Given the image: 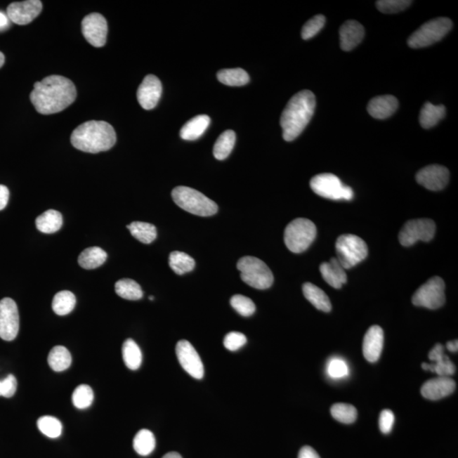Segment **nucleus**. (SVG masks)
I'll return each instance as SVG.
<instances>
[{
	"label": "nucleus",
	"mask_w": 458,
	"mask_h": 458,
	"mask_svg": "<svg viewBox=\"0 0 458 458\" xmlns=\"http://www.w3.org/2000/svg\"><path fill=\"white\" fill-rule=\"evenodd\" d=\"M428 358L433 362L428 364L424 362L422 369L436 373L438 377H450L455 374L456 367L444 353V346L437 344L428 354Z\"/></svg>",
	"instance_id": "obj_18"
},
{
	"label": "nucleus",
	"mask_w": 458,
	"mask_h": 458,
	"mask_svg": "<svg viewBox=\"0 0 458 458\" xmlns=\"http://www.w3.org/2000/svg\"><path fill=\"white\" fill-rule=\"evenodd\" d=\"M72 403L77 408L85 409L91 406L93 402V391L87 384H81L73 391Z\"/></svg>",
	"instance_id": "obj_40"
},
{
	"label": "nucleus",
	"mask_w": 458,
	"mask_h": 458,
	"mask_svg": "<svg viewBox=\"0 0 458 458\" xmlns=\"http://www.w3.org/2000/svg\"><path fill=\"white\" fill-rule=\"evenodd\" d=\"M10 191L5 185H0V211L5 209L9 202Z\"/></svg>",
	"instance_id": "obj_48"
},
{
	"label": "nucleus",
	"mask_w": 458,
	"mask_h": 458,
	"mask_svg": "<svg viewBox=\"0 0 458 458\" xmlns=\"http://www.w3.org/2000/svg\"><path fill=\"white\" fill-rule=\"evenodd\" d=\"M126 228L135 239L143 244H150L157 239V228L153 224L144 222H133Z\"/></svg>",
	"instance_id": "obj_31"
},
{
	"label": "nucleus",
	"mask_w": 458,
	"mask_h": 458,
	"mask_svg": "<svg viewBox=\"0 0 458 458\" xmlns=\"http://www.w3.org/2000/svg\"><path fill=\"white\" fill-rule=\"evenodd\" d=\"M412 3L409 0H379L376 2V7L382 13L393 14L406 10Z\"/></svg>",
	"instance_id": "obj_42"
},
{
	"label": "nucleus",
	"mask_w": 458,
	"mask_h": 458,
	"mask_svg": "<svg viewBox=\"0 0 458 458\" xmlns=\"http://www.w3.org/2000/svg\"><path fill=\"white\" fill-rule=\"evenodd\" d=\"M5 64V55L3 53L0 52V68L3 67V65Z\"/></svg>",
	"instance_id": "obj_53"
},
{
	"label": "nucleus",
	"mask_w": 458,
	"mask_h": 458,
	"mask_svg": "<svg viewBox=\"0 0 458 458\" xmlns=\"http://www.w3.org/2000/svg\"><path fill=\"white\" fill-rule=\"evenodd\" d=\"M117 135L112 126L104 121H89L73 131L71 142L76 149L96 154L107 151L116 144Z\"/></svg>",
	"instance_id": "obj_3"
},
{
	"label": "nucleus",
	"mask_w": 458,
	"mask_h": 458,
	"mask_svg": "<svg viewBox=\"0 0 458 458\" xmlns=\"http://www.w3.org/2000/svg\"><path fill=\"white\" fill-rule=\"evenodd\" d=\"M162 458H183L178 452H169L166 454Z\"/></svg>",
	"instance_id": "obj_52"
},
{
	"label": "nucleus",
	"mask_w": 458,
	"mask_h": 458,
	"mask_svg": "<svg viewBox=\"0 0 458 458\" xmlns=\"http://www.w3.org/2000/svg\"><path fill=\"white\" fill-rule=\"evenodd\" d=\"M115 289L118 296L129 301L140 300L144 294L140 285L137 282L129 279L117 281L115 285Z\"/></svg>",
	"instance_id": "obj_36"
},
{
	"label": "nucleus",
	"mask_w": 458,
	"mask_h": 458,
	"mask_svg": "<svg viewBox=\"0 0 458 458\" xmlns=\"http://www.w3.org/2000/svg\"><path fill=\"white\" fill-rule=\"evenodd\" d=\"M452 28V22L449 18L433 19L416 30L408 39L407 44L412 48L431 46L443 39Z\"/></svg>",
	"instance_id": "obj_8"
},
{
	"label": "nucleus",
	"mask_w": 458,
	"mask_h": 458,
	"mask_svg": "<svg viewBox=\"0 0 458 458\" xmlns=\"http://www.w3.org/2000/svg\"><path fill=\"white\" fill-rule=\"evenodd\" d=\"M20 319L18 305L11 298L0 301V338L12 341L18 336Z\"/></svg>",
	"instance_id": "obj_12"
},
{
	"label": "nucleus",
	"mask_w": 458,
	"mask_h": 458,
	"mask_svg": "<svg viewBox=\"0 0 458 458\" xmlns=\"http://www.w3.org/2000/svg\"><path fill=\"white\" fill-rule=\"evenodd\" d=\"M436 234V223L431 219H415L408 221L399 234L400 244L411 247L418 241L428 242Z\"/></svg>",
	"instance_id": "obj_11"
},
{
	"label": "nucleus",
	"mask_w": 458,
	"mask_h": 458,
	"mask_svg": "<svg viewBox=\"0 0 458 458\" xmlns=\"http://www.w3.org/2000/svg\"><path fill=\"white\" fill-rule=\"evenodd\" d=\"M75 294L68 290L57 293L53 299L52 308L59 316H65L71 313L76 306Z\"/></svg>",
	"instance_id": "obj_33"
},
{
	"label": "nucleus",
	"mask_w": 458,
	"mask_h": 458,
	"mask_svg": "<svg viewBox=\"0 0 458 458\" xmlns=\"http://www.w3.org/2000/svg\"><path fill=\"white\" fill-rule=\"evenodd\" d=\"M456 390V382L450 377H437L429 379L421 388L424 398L438 400L452 395Z\"/></svg>",
	"instance_id": "obj_19"
},
{
	"label": "nucleus",
	"mask_w": 458,
	"mask_h": 458,
	"mask_svg": "<svg viewBox=\"0 0 458 458\" xmlns=\"http://www.w3.org/2000/svg\"><path fill=\"white\" fill-rule=\"evenodd\" d=\"M298 458H321L313 447H303L301 449Z\"/></svg>",
	"instance_id": "obj_49"
},
{
	"label": "nucleus",
	"mask_w": 458,
	"mask_h": 458,
	"mask_svg": "<svg viewBox=\"0 0 458 458\" xmlns=\"http://www.w3.org/2000/svg\"><path fill=\"white\" fill-rule=\"evenodd\" d=\"M107 259V254L100 247L85 249L79 257V263L84 269H96L100 267Z\"/></svg>",
	"instance_id": "obj_28"
},
{
	"label": "nucleus",
	"mask_w": 458,
	"mask_h": 458,
	"mask_svg": "<svg viewBox=\"0 0 458 458\" xmlns=\"http://www.w3.org/2000/svg\"><path fill=\"white\" fill-rule=\"evenodd\" d=\"M399 102L392 96H383L374 98L367 105V112L375 119H387L398 109Z\"/></svg>",
	"instance_id": "obj_22"
},
{
	"label": "nucleus",
	"mask_w": 458,
	"mask_h": 458,
	"mask_svg": "<svg viewBox=\"0 0 458 458\" xmlns=\"http://www.w3.org/2000/svg\"><path fill=\"white\" fill-rule=\"evenodd\" d=\"M330 411L333 418L343 424H353L358 418V410L353 405L334 404Z\"/></svg>",
	"instance_id": "obj_38"
},
{
	"label": "nucleus",
	"mask_w": 458,
	"mask_h": 458,
	"mask_svg": "<svg viewBox=\"0 0 458 458\" xmlns=\"http://www.w3.org/2000/svg\"><path fill=\"white\" fill-rule=\"evenodd\" d=\"M337 260L345 269H350L366 259L369 254L367 245L362 239L354 235L339 236L335 244Z\"/></svg>",
	"instance_id": "obj_7"
},
{
	"label": "nucleus",
	"mask_w": 458,
	"mask_h": 458,
	"mask_svg": "<svg viewBox=\"0 0 458 458\" xmlns=\"http://www.w3.org/2000/svg\"><path fill=\"white\" fill-rule=\"evenodd\" d=\"M450 174L447 167L431 165L424 167L416 175L417 182L428 190L440 191L447 185Z\"/></svg>",
	"instance_id": "obj_16"
},
{
	"label": "nucleus",
	"mask_w": 458,
	"mask_h": 458,
	"mask_svg": "<svg viewBox=\"0 0 458 458\" xmlns=\"http://www.w3.org/2000/svg\"><path fill=\"white\" fill-rule=\"evenodd\" d=\"M176 354H177L180 365L186 371V373L194 379H203L204 373L203 362L190 342L185 341V339L178 341L176 346Z\"/></svg>",
	"instance_id": "obj_13"
},
{
	"label": "nucleus",
	"mask_w": 458,
	"mask_h": 458,
	"mask_svg": "<svg viewBox=\"0 0 458 458\" xmlns=\"http://www.w3.org/2000/svg\"><path fill=\"white\" fill-rule=\"evenodd\" d=\"M445 282L440 277H433L421 286L412 296V303L421 308L436 310L445 302Z\"/></svg>",
	"instance_id": "obj_10"
},
{
	"label": "nucleus",
	"mask_w": 458,
	"mask_h": 458,
	"mask_svg": "<svg viewBox=\"0 0 458 458\" xmlns=\"http://www.w3.org/2000/svg\"><path fill=\"white\" fill-rule=\"evenodd\" d=\"M328 373L334 379L346 377L349 373L348 366L343 360L334 359L329 364Z\"/></svg>",
	"instance_id": "obj_46"
},
{
	"label": "nucleus",
	"mask_w": 458,
	"mask_h": 458,
	"mask_svg": "<svg viewBox=\"0 0 458 458\" xmlns=\"http://www.w3.org/2000/svg\"><path fill=\"white\" fill-rule=\"evenodd\" d=\"M169 266L178 275H183V274L193 271L195 261L185 252L174 251L169 256Z\"/></svg>",
	"instance_id": "obj_35"
},
{
	"label": "nucleus",
	"mask_w": 458,
	"mask_h": 458,
	"mask_svg": "<svg viewBox=\"0 0 458 458\" xmlns=\"http://www.w3.org/2000/svg\"><path fill=\"white\" fill-rule=\"evenodd\" d=\"M317 236V228L312 221L297 218L288 224L284 230V243L293 253H301L310 247Z\"/></svg>",
	"instance_id": "obj_6"
},
{
	"label": "nucleus",
	"mask_w": 458,
	"mask_h": 458,
	"mask_svg": "<svg viewBox=\"0 0 458 458\" xmlns=\"http://www.w3.org/2000/svg\"><path fill=\"white\" fill-rule=\"evenodd\" d=\"M162 93V86L158 77L155 75L146 76L138 89V103L145 110H152L161 99Z\"/></svg>",
	"instance_id": "obj_17"
},
{
	"label": "nucleus",
	"mask_w": 458,
	"mask_h": 458,
	"mask_svg": "<svg viewBox=\"0 0 458 458\" xmlns=\"http://www.w3.org/2000/svg\"><path fill=\"white\" fill-rule=\"evenodd\" d=\"M447 348L448 351H451V353H457L458 350L457 339H455V341L447 342Z\"/></svg>",
	"instance_id": "obj_51"
},
{
	"label": "nucleus",
	"mask_w": 458,
	"mask_h": 458,
	"mask_svg": "<svg viewBox=\"0 0 458 458\" xmlns=\"http://www.w3.org/2000/svg\"><path fill=\"white\" fill-rule=\"evenodd\" d=\"M38 428L44 436L48 438L55 439L60 436L63 433V424L59 419L52 416H44L39 419L37 422Z\"/></svg>",
	"instance_id": "obj_39"
},
{
	"label": "nucleus",
	"mask_w": 458,
	"mask_h": 458,
	"mask_svg": "<svg viewBox=\"0 0 458 458\" xmlns=\"http://www.w3.org/2000/svg\"><path fill=\"white\" fill-rule=\"evenodd\" d=\"M150 301H153V300H154V297H153V296H150Z\"/></svg>",
	"instance_id": "obj_54"
},
{
	"label": "nucleus",
	"mask_w": 458,
	"mask_h": 458,
	"mask_svg": "<svg viewBox=\"0 0 458 458\" xmlns=\"http://www.w3.org/2000/svg\"><path fill=\"white\" fill-rule=\"evenodd\" d=\"M63 218L60 212L48 210L36 219V226L44 234H54L63 227Z\"/></svg>",
	"instance_id": "obj_26"
},
{
	"label": "nucleus",
	"mask_w": 458,
	"mask_h": 458,
	"mask_svg": "<svg viewBox=\"0 0 458 458\" xmlns=\"http://www.w3.org/2000/svg\"><path fill=\"white\" fill-rule=\"evenodd\" d=\"M247 342V336L242 333L230 332L224 338L225 348L230 351H236L243 347Z\"/></svg>",
	"instance_id": "obj_44"
},
{
	"label": "nucleus",
	"mask_w": 458,
	"mask_h": 458,
	"mask_svg": "<svg viewBox=\"0 0 458 458\" xmlns=\"http://www.w3.org/2000/svg\"><path fill=\"white\" fill-rule=\"evenodd\" d=\"M122 358L126 367L130 370L140 369L142 363V353L140 346L132 339H128L122 346Z\"/></svg>",
	"instance_id": "obj_30"
},
{
	"label": "nucleus",
	"mask_w": 458,
	"mask_h": 458,
	"mask_svg": "<svg viewBox=\"0 0 458 458\" xmlns=\"http://www.w3.org/2000/svg\"><path fill=\"white\" fill-rule=\"evenodd\" d=\"M302 289H303L306 299L309 301L318 310L329 313L332 309L329 298L324 290L318 288V286L312 283H305Z\"/></svg>",
	"instance_id": "obj_25"
},
{
	"label": "nucleus",
	"mask_w": 458,
	"mask_h": 458,
	"mask_svg": "<svg viewBox=\"0 0 458 458\" xmlns=\"http://www.w3.org/2000/svg\"><path fill=\"white\" fill-rule=\"evenodd\" d=\"M232 308L243 317H249L256 312L254 302L242 294H235L230 300Z\"/></svg>",
	"instance_id": "obj_41"
},
{
	"label": "nucleus",
	"mask_w": 458,
	"mask_h": 458,
	"mask_svg": "<svg viewBox=\"0 0 458 458\" xmlns=\"http://www.w3.org/2000/svg\"><path fill=\"white\" fill-rule=\"evenodd\" d=\"M236 136L233 130L225 131L216 141L214 155L219 161L226 159L232 152L235 145Z\"/></svg>",
	"instance_id": "obj_32"
},
{
	"label": "nucleus",
	"mask_w": 458,
	"mask_h": 458,
	"mask_svg": "<svg viewBox=\"0 0 458 458\" xmlns=\"http://www.w3.org/2000/svg\"><path fill=\"white\" fill-rule=\"evenodd\" d=\"M211 118L207 115H199L183 125L180 136L185 140H196L202 137L209 126Z\"/></svg>",
	"instance_id": "obj_24"
},
{
	"label": "nucleus",
	"mask_w": 458,
	"mask_h": 458,
	"mask_svg": "<svg viewBox=\"0 0 458 458\" xmlns=\"http://www.w3.org/2000/svg\"><path fill=\"white\" fill-rule=\"evenodd\" d=\"M395 424V415L393 412L386 409L383 410L379 416V428L383 433H388L392 431Z\"/></svg>",
	"instance_id": "obj_47"
},
{
	"label": "nucleus",
	"mask_w": 458,
	"mask_h": 458,
	"mask_svg": "<svg viewBox=\"0 0 458 458\" xmlns=\"http://www.w3.org/2000/svg\"><path fill=\"white\" fill-rule=\"evenodd\" d=\"M316 107V97L310 90H302L288 102L282 113L280 125L285 141H293L308 125Z\"/></svg>",
	"instance_id": "obj_2"
},
{
	"label": "nucleus",
	"mask_w": 458,
	"mask_h": 458,
	"mask_svg": "<svg viewBox=\"0 0 458 458\" xmlns=\"http://www.w3.org/2000/svg\"><path fill=\"white\" fill-rule=\"evenodd\" d=\"M81 31L86 40L93 47H103L106 43L108 27L103 15L92 13L85 16L81 22Z\"/></svg>",
	"instance_id": "obj_14"
},
{
	"label": "nucleus",
	"mask_w": 458,
	"mask_h": 458,
	"mask_svg": "<svg viewBox=\"0 0 458 458\" xmlns=\"http://www.w3.org/2000/svg\"><path fill=\"white\" fill-rule=\"evenodd\" d=\"M384 346V331L378 325L370 327L363 339L364 358L369 362H376L381 355Z\"/></svg>",
	"instance_id": "obj_20"
},
{
	"label": "nucleus",
	"mask_w": 458,
	"mask_h": 458,
	"mask_svg": "<svg viewBox=\"0 0 458 458\" xmlns=\"http://www.w3.org/2000/svg\"><path fill=\"white\" fill-rule=\"evenodd\" d=\"M171 196L180 208L191 214L210 216L215 215L218 210V204L214 200L190 187H176Z\"/></svg>",
	"instance_id": "obj_4"
},
{
	"label": "nucleus",
	"mask_w": 458,
	"mask_h": 458,
	"mask_svg": "<svg viewBox=\"0 0 458 458\" xmlns=\"http://www.w3.org/2000/svg\"><path fill=\"white\" fill-rule=\"evenodd\" d=\"M237 268L245 284L257 289H267L273 284V274L263 261L254 256H244L240 259Z\"/></svg>",
	"instance_id": "obj_5"
},
{
	"label": "nucleus",
	"mask_w": 458,
	"mask_h": 458,
	"mask_svg": "<svg viewBox=\"0 0 458 458\" xmlns=\"http://www.w3.org/2000/svg\"><path fill=\"white\" fill-rule=\"evenodd\" d=\"M77 89L70 79L63 76L45 77L34 84L30 99L37 112L51 115L63 112L75 101Z\"/></svg>",
	"instance_id": "obj_1"
},
{
	"label": "nucleus",
	"mask_w": 458,
	"mask_h": 458,
	"mask_svg": "<svg viewBox=\"0 0 458 458\" xmlns=\"http://www.w3.org/2000/svg\"><path fill=\"white\" fill-rule=\"evenodd\" d=\"M326 22L325 15H318L305 23L301 30L302 39L308 40L316 36L322 30Z\"/></svg>",
	"instance_id": "obj_43"
},
{
	"label": "nucleus",
	"mask_w": 458,
	"mask_h": 458,
	"mask_svg": "<svg viewBox=\"0 0 458 458\" xmlns=\"http://www.w3.org/2000/svg\"><path fill=\"white\" fill-rule=\"evenodd\" d=\"M11 20L8 18L7 14L0 11V32L5 31L11 26Z\"/></svg>",
	"instance_id": "obj_50"
},
{
	"label": "nucleus",
	"mask_w": 458,
	"mask_h": 458,
	"mask_svg": "<svg viewBox=\"0 0 458 458\" xmlns=\"http://www.w3.org/2000/svg\"><path fill=\"white\" fill-rule=\"evenodd\" d=\"M216 76L221 83L233 87L244 86L249 81L248 73L241 68L224 69L219 71Z\"/></svg>",
	"instance_id": "obj_34"
},
{
	"label": "nucleus",
	"mask_w": 458,
	"mask_h": 458,
	"mask_svg": "<svg viewBox=\"0 0 458 458\" xmlns=\"http://www.w3.org/2000/svg\"><path fill=\"white\" fill-rule=\"evenodd\" d=\"M445 107L444 105H435L427 102L420 112L419 122L425 129L435 126L445 116Z\"/></svg>",
	"instance_id": "obj_27"
},
{
	"label": "nucleus",
	"mask_w": 458,
	"mask_h": 458,
	"mask_svg": "<svg viewBox=\"0 0 458 458\" xmlns=\"http://www.w3.org/2000/svg\"><path fill=\"white\" fill-rule=\"evenodd\" d=\"M18 390V380L13 374H9L6 379L0 380V396L11 398Z\"/></svg>",
	"instance_id": "obj_45"
},
{
	"label": "nucleus",
	"mask_w": 458,
	"mask_h": 458,
	"mask_svg": "<svg viewBox=\"0 0 458 458\" xmlns=\"http://www.w3.org/2000/svg\"><path fill=\"white\" fill-rule=\"evenodd\" d=\"M72 362V355L65 347L56 346L51 351L48 357V365L55 372H63L70 367Z\"/></svg>",
	"instance_id": "obj_29"
},
{
	"label": "nucleus",
	"mask_w": 458,
	"mask_h": 458,
	"mask_svg": "<svg viewBox=\"0 0 458 458\" xmlns=\"http://www.w3.org/2000/svg\"><path fill=\"white\" fill-rule=\"evenodd\" d=\"M310 188L314 193L326 199L351 200L354 192L351 187L343 185L341 180L332 174H322L310 180Z\"/></svg>",
	"instance_id": "obj_9"
},
{
	"label": "nucleus",
	"mask_w": 458,
	"mask_h": 458,
	"mask_svg": "<svg viewBox=\"0 0 458 458\" xmlns=\"http://www.w3.org/2000/svg\"><path fill=\"white\" fill-rule=\"evenodd\" d=\"M42 8V2L39 0L15 2L8 6L6 14L11 22L20 26L27 25L38 18Z\"/></svg>",
	"instance_id": "obj_15"
},
{
	"label": "nucleus",
	"mask_w": 458,
	"mask_h": 458,
	"mask_svg": "<svg viewBox=\"0 0 458 458\" xmlns=\"http://www.w3.org/2000/svg\"><path fill=\"white\" fill-rule=\"evenodd\" d=\"M155 447V438L154 433L149 429H141L137 433L133 439V448L135 452L141 456H148Z\"/></svg>",
	"instance_id": "obj_37"
},
{
	"label": "nucleus",
	"mask_w": 458,
	"mask_h": 458,
	"mask_svg": "<svg viewBox=\"0 0 458 458\" xmlns=\"http://www.w3.org/2000/svg\"><path fill=\"white\" fill-rule=\"evenodd\" d=\"M345 270L337 259H330L329 261L322 263L320 266V273L326 283L337 289H341L347 282Z\"/></svg>",
	"instance_id": "obj_23"
},
{
	"label": "nucleus",
	"mask_w": 458,
	"mask_h": 458,
	"mask_svg": "<svg viewBox=\"0 0 458 458\" xmlns=\"http://www.w3.org/2000/svg\"><path fill=\"white\" fill-rule=\"evenodd\" d=\"M365 30L361 23L355 20H347L339 30V41L344 51H351L362 42Z\"/></svg>",
	"instance_id": "obj_21"
}]
</instances>
